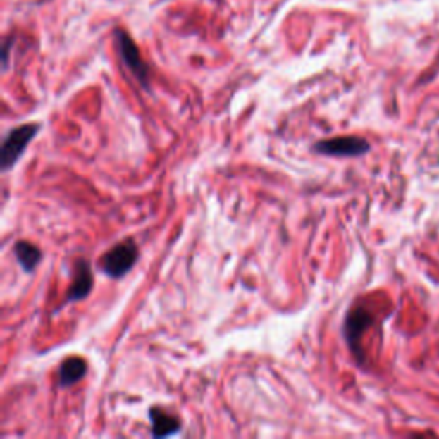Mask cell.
<instances>
[{"mask_svg": "<svg viewBox=\"0 0 439 439\" xmlns=\"http://www.w3.org/2000/svg\"><path fill=\"white\" fill-rule=\"evenodd\" d=\"M149 421H152V436L153 438H168L177 434L182 429V422L177 415L160 409V407H152L148 410Z\"/></svg>", "mask_w": 439, "mask_h": 439, "instance_id": "52a82bcc", "label": "cell"}, {"mask_svg": "<svg viewBox=\"0 0 439 439\" xmlns=\"http://www.w3.org/2000/svg\"><path fill=\"white\" fill-rule=\"evenodd\" d=\"M86 373H88V362L85 359L78 357V355L67 357L58 367V385L61 388L76 385L78 381L85 378Z\"/></svg>", "mask_w": 439, "mask_h": 439, "instance_id": "ba28073f", "label": "cell"}, {"mask_svg": "<svg viewBox=\"0 0 439 439\" xmlns=\"http://www.w3.org/2000/svg\"><path fill=\"white\" fill-rule=\"evenodd\" d=\"M39 129H42V125L37 124V122H31V124H23L19 128L11 129L6 134L2 148H0V168H2V172H9L11 168H14L19 158L25 155L27 144L39 132Z\"/></svg>", "mask_w": 439, "mask_h": 439, "instance_id": "6da1fadb", "label": "cell"}, {"mask_svg": "<svg viewBox=\"0 0 439 439\" xmlns=\"http://www.w3.org/2000/svg\"><path fill=\"white\" fill-rule=\"evenodd\" d=\"M91 290H93V271H91L89 263L86 259H78L74 264L73 283H70L62 304L85 300L91 294Z\"/></svg>", "mask_w": 439, "mask_h": 439, "instance_id": "8992f818", "label": "cell"}, {"mask_svg": "<svg viewBox=\"0 0 439 439\" xmlns=\"http://www.w3.org/2000/svg\"><path fill=\"white\" fill-rule=\"evenodd\" d=\"M116 42H117V50L120 54L122 62L125 67L132 73V76L140 81L142 88H148L149 82V67L142 58V55L137 49V45L134 43V39L129 37L125 31L117 30L116 31Z\"/></svg>", "mask_w": 439, "mask_h": 439, "instance_id": "277c9868", "label": "cell"}, {"mask_svg": "<svg viewBox=\"0 0 439 439\" xmlns=\"http://www.w3.org/2000/svg\"><path fill=\"white\" fill-rule=\"evenodd\" d=\"M373 324V314L364 307H354L345 318V324H343V335H345L347 343H349L350 350L354 352L355 357L361 361L362 350L361 342L362 336L367 331V328Z\"/></svg>", "mask_w": 439, "mask_h": 439, "instance_id": "5b68a950", "label": "cell"}, {"mask_svg": "<svg viewBox=\"0 0 439 439\" xmlns=\"http://www.w3.org/2000/svg\"><path fill=\"white\" fill-rule=\"evenodd\" d=\"M140 258V249L132 239H125L105 252L100 261L101 271L109 278L118 280L132 270Z\"/></svg>", "mask_w": 439, "mask_h": 439, "instance_id": "7a4b0ae2", "label": "cell"}, {"mask_svg": "<svg viewBox=\"0 0 439 439\" xmlns=\"http://www.w3.org/2000/svg\"><path fill=\"white\" fill-rule=\"evenodd\" d=\"M13 252L16 256V261H18L19 266L23 268L25 273H33L37 270L39 261L43 258V252L39 251V247L27 242V240H19V242H16Z\"/></svg>", "mask_w": 439, "mask_h": 439, "instance_id": "9c48e42d", "label": "cell"}, {"mask_svg": "<svg viewBox=\"0 0 439 439\" xmlns=\"http://www.w3.org/2000/svg\"><path fill=\"white\" fill-rule=\"evenodd\" d=\"M314 153L324 156L335 158H354L366 155L371 149V144L361 136H338L330 140L318 141L312 146Z\"/></svg>", "mask_w": 439, "mask_h": 439, "instance_id": "3957f363", "label": "cell"}]
</instances>
